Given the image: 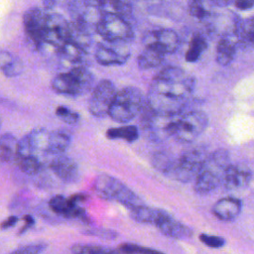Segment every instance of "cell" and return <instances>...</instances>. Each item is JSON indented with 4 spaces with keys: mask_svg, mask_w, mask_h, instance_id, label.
Segmentation results:
<instances>
[{
    "mask_svg": "<svg viewBox=\"0 0 254 254\" xmlns=\"http://www.w3.org/2000/svg\"><path fill=\"white\" fill-rule=\"evenodd\" d=\"M130 217L140 223H147L157 225L167 214L168 212L160 208H152L144 204L138 205L129 209Z\"/></svg>",
    "mask_w": 254,
    "mask_h": 254,
    "instance_id": "cell-21",
    "label": "cell"
},
{
    "mask_svg": "<svg viewBox=\"0 0 254 254\" xmlns=\"http://www.w3.org/2000/svg\"><path fill=\"white\" fill-rule=\"evenodd\" d=\"M238 48L237 40L234 33L232 35L222 36L216 46L215 60L220 65H228L234 60Z\"/></svg>",
    "mask_w": 254,
    "mask_h": 254,
    "instance_id": "cell-19",
    "label": "cell"
},
{
    "mask_svg": "<svg viewBox=\"0 0 254 254\" xmlns=\"http://www.w3.org/2000/svg\"><path fill=\"white\" fill-rule=\"evenodd\" d=\"M142 127L145 135L152 141H163L173 135V128L179 115L170 116L151 111L147 105L143 110Z\"/></svg>",
    "mask_w": 254,
    "mask_h": 254,
    "instance_id": "cell-10",
    "label": "cell"
},
{
    "mask_svg": "<svg viewBox=\"0 0 254 254\" xmlns=\"http://www.w3.org/2000/svg\"><path fill=\"white\" fill-rule=\"evenodd\" d=\"M207 48V42L201 34H194L189 44V48L186 53V60L190 63H194L203 54Z\"/></svg>",
    "mask_w": 254,
    "mask_h": 254,
    "instance_id": "cell-27",
    "label": "cell"
},
{
    "mask_svg": "<svg viewBox=\"0 0 254 254\" xmlns=\"http://www.w3.org/2000/svg\"><path fill=\"white\" fill-rule=\"evenodd\" d=\"M242 209L241 201L236 197H222L212 206L213 214L222 221H231L235 219Z\"/></svg>",
    "mask_w": 254,
    "mask_h": 254,
    "instance_id": "cell-18",
    "label": "cell"
},
{
    "mask_svg": "<svg viewBox=\"0 0 254 254\" xmlns=\"http://www.w3.org/2000/svg\"><path fill=\"white\" fill-rule=\"evenodd\" d=\"M252 178L251 170L243 164H229L225 170L221 186L227 190H237L246 188Z\"/></svg>",
    "mask_w": 254,
    "mask_h": 254,
    "instance_id": "cell-16",
    "label": "cell"
},
{
    "mask_svg": "<svg viewBox=\"0 0 254 254\" xmlns=\"http://www.w3.org/2000/svg\"><path fill=\"white\" fill-rule=\"evenodd\" d=\"M119 252L121 254H165L155 249L143 247L137 244L132 243H124L119 246Z\"/></svg>",
    "mask_w": 254,
    "mask_h": 254,
    "instance_id": "cell-34",
    "label": "cell"
},
{
    "mask_svg": "<svg viewBox=\"0 0 254 254\" xmlns=\"http://www.w3.org/2000/svg\"><path fill=\"white\" fill-rule=\"evenodd\" d=\"M94 57L101 65H120L130 57V49L126 43L104 42L96 47Z\"/></svg>",
    "mask_w": 254,
    "mask_h": 254,
    "instance_id": "cell-14",
    "label": "cell"
},
{
    "mask_svg": "<svg viewBox=\"0 0 254 254\" xmlns=\"http://www.w3.org/2000/svg\"><path fill=\"white\" fill-rule=\"evenodd\" d=\"M207 124L208 117L203 111L190 110L179 115L172 136L181 143H191L203 133Z\"/></svg>",
    "mask_w": 254,
    "mask_h": 254,
    "instance_id": "cell-8",
    "label": "cell"
},
{
    "mask_svg": "<svg viewBox=\"0 0 254 254\" xmlns=\"http://www.w3.org/2000/svg\"><path fill=\"white\" fill-rule=\"evenodd\" d=\"M235 6L241 10H247L254 5V0H235Z\"/></svg>",
    "mask_w": 254,
    "mask_h": 254,
    "instance_id": "cell-44",
    "label": "cell"
},
{
    "mask_svg": "<svg viewBox=\"0 0 254 254\" xmlns=\"http://www.w3.org/2000/svg\"><path fill=\"white\" fill-rule=\"evenodd\" d=\"M48 167L64 183L73 184L79 179L77 164L64 154L50 157Z\"/></svg>",
    "mask_w": 254,
    "mask_h": 254,
    "instance_id": "cell-15",
    "label": "cell"
},
{
    "mask_svg": "<svg viewBox=\"0 0 254 254\" xmlns=\"http://www.w3.org/2000/svg\"><path fill=\"white\" fill-rule=\"evenodd\" d=\"M70 0H43V5H44V9L47 12H53L56 8L63 6V5H67L69 4Z\"/></svg>",
    "mask_w": 254,
    "mask_h": 254,
    "instance_id": "cell-40",
    "label": "cell"
},
{
    "mask_svg": "<svg viewBox=\"0 0 254 254\" xmlns=\"http://www.w3.org/2000/svg\"><path fill=\"white\" fill-rule=\"evenodd\" d=\"M207 156L208 154L201 147L189 149L174 160L167 176L182 183L194 180Z\"/></svg>",
    "mask_w": 254,
    "mask_h": 254,
    "instance_id": "cell-7",
    "label": "cell"
},
{
    "mask_svg": "<svg viewBox=\"0 0 254 254\" xmlns=\"http://www.w3.org/2000/svg\"><path fill=\"white\" fill-rule=\"evenodd\" d=\"M57 116L67 124H75L79 120V114L66 106H59L56 109Z\"/></svg>",
    "mask_w": 254,
    "mask_h": 254,
    "instance_id": "cell-35",
    "label": "cell"
},
{
    "mask_svg": "<svg viewBox=\"0 0 254 254\" xmlns=\"http://www.w3.org/2000/svg\"><path fill=\"white\" fill-rule=\"evenodd\" d=\"M106 136L109 139H123L127 142H134L139 137V131L136 126L126 125L108 129Z\"/></svg>",
    "mask_w": 254,
    "mask_h": 254,
    "instance_id": "cell-30",
    "label": "cell"
},
{
    "mask_svg": "<svg viewBox=\"0 0 254 254\" xmlns=\"http://www.w3.org/2000/svg\"><path fill=\"white\" fill-rule=\"evenodd\" d=\"M49 207L56 214L66 217V214L68 211L67 198L62 194H56L50 198Z\"/></svg>",
    "mask_w": 254,
    "mask_h": 254,
    "instance_id": "cell-32",
    "label": "cell"
},
{
    "mask_svg": "<svg viewBox=\"0 0 254 254\" xmlns=\"http://www.w3.org/2000/svg\"><path fill=\"white\" fill-rule=\"evenodd\" d=\"M70 27L64 17L56 12H49L44 32V44L59 50L69 41Z\"/></svg>",
    "mask_w": 254,
    "mask_h": 254,
    "instance_id": "cell-13",
    "label": "cell"
},
{
    "mask_svg": "<svg viewBox=\"0 0 254 254\" xmlns=\"http://www.w3.org/2000/svg\"><path fill=\"white\" fill-rule=\"evenodd\" d=\"M116 92V88L110 80H100L95 85L90 95L88 101L89 112L96 117L108 115Z\"/></svg>",
    "mask_w": 254,
    "mask_h": 254,
    "instance_id": "cell-12",
    "label": "cell"
},
{
    "mask_svg": "<svg viewBox=\"0 0 254 254\" xmlns=\"http://www.w3.org/2000/svg\"><path fill=\"white\" fill-rule=\"evenodd\" d=\"M71 141L70 134L64 129L51 131L49 134V145L47 158L64 154Z\"/></svg>",
    "mask_w": 254,
    "mask_h": 254,
    "instance_id": "cell-23",
    "label": "cell"
},
{
    "mask_svg": "<svg viewBox=\"0 0 254 254\" xmlns=\"http://www.w3.org/2000/svg\"><path fill=\"white\" fill-rule=\"evenodd\" d=\"M199 240L203 244H205L206 246L211 247V248H220L225 243V241L222 237L209 235V234H200L199 235Z\"/></svg>",
    "mask_w": 254,
    "mask_h": 254,
    "instance_id": "cell-38",
    "label": "cell"
},
{
    "mask_svg": "<svg viewBox=\"0 0 254 254\" xmlns=\"http://www.w3.org/2000/svg\"><path fill=\"white\" fill-rule=\"evenodd\" d=\"M15 163L24 174L29 176L39 174L44 167V162L35 156L16 158Z\"/></svg>",
    "mask_w": 254,
    "mask_h": 254,
    "instance_id": "cell-28",
    "label": "cell"
},
{
    "mask_svg": "<svg viewBox=\"0 0 254 254\" xmlns=\"http://www.w3.org/2000/svg\"><path fill=\"white\" fill-rule=\"evenodd\" d=\"M145 45H154L166 55L173 54L180 46L178 34L171 29H159L146 34Z\"/></svg>",
    "mask_w": 254,
    "mask_h": 254,
    "instance_id": "cell-17",
    "label": "cell"
},
{
    "mask_svg": "<svg viewBox=\"0 0 254 254\" xmlns=\"http://www.w3.org/2000/svg\"><path fill=\"white\" fill-rule=\"evenodd\" d=\"M188 6L190 14L198 20H203L209 16V10L203 0H189Z\"/></svg>",
    "mask_w": 254,
    "mask_h": 254,
    "instance_id": "cell-33",
    "label": "cell"
},
{
    "mask_svg": "<svg viewBox=\"0 0 254 254\" xmlns=\"http://www.w3.org/2000/svg\"><path fill=\"white\" fill-rule=\"evenodd\" d=\"M24 70V64L23 62L18 59L15 58V60L6 67L2 70V72L7 76V77H13V76H17L20 73H22Z\"/></svg>",
    "mask_w": 254,
    "mask_h": 254,
    "instance_id": "cell-37",
    "label": "cell"
},
{
    "mask_svg": "<svg viewBox=\"0 0 254 254\" xmlns=\"http://www.w3.org/2000/svg\"><path fill=\"white\" fill-rule=\"evenodd\" d=\"M156 226L164 235L175 239L189 238L192 234L190 227L175 219L170 213H168Z\"/></svg>",
    "mask_w": 254,
    "mask_h": 254,
    "instance_id": "cell-20",
    "label": "cell"
},
{
    "mask_svg": "<svg viewBox=\"0 0 254 254\" xmlns=\"http://www.w3.org/2000/svg\"><path fill=\"white\" fill-rule=\"evenodd\" d=\"M17 138L11 133H5L0 137V161H15L18 149Z\"/></svg>",
    "mask_w": 254,
    "mask_h": 254,
    "instance_id": "cell-26",
    "label": "cell"
},
{
    "mask_svg": "<svg viewBox=\"0 0 254 254\" xmlns=\"http://www.w3.org/2000/svg\"><path fill=\"white\" fill-rule=\"evenodd\" d=\"M146 99L142 91L133 86H127L117 91L108 115L114 121L127 123L143 112Z\"/></svg>",
    "mask_w": 254,
    "mask_h": 254,
    "instance_id": "cell-3",
    "label": "cell"
},
{
    "mask_svg": "<svg viewBox=\"0 0 254 254\" xmlns=\"http://www.w3.org/2000/svg\"><path fill=\"white\" fill-rule=\"evenodd\" d=\"M72 254H121L119 250L103 247L94 244L77 243L71 246Z\"/></svg>",
    "mask_w": 254,
    "mask_h": 254,
    "instance_id": "cell-31",
    "label": "cell"
},
{
    "mask_svg": "<svg viewBox=\"0 0 254 254\" xmlns=\"http://www.w3.org/2000/svg\"><path fill=\"white\" fill-rule=\"evenodd\" d=\"M238 47L243 49L254 48V16L239 21L234 29Z\"/></svg>",
    "mask_w": 254,
    "mask_h": 254,
    "instance_id": "cell-22",
    "label": "cell"
},
{
    "mask_svg": "<svg viewBox=\"0 0 254 254\" xmlns=\"http://www.w3.org/2000/svg\"><path fill=\"white\" fill-rule=\"evenodd\" d=\"M84 234L90 236H96L103 239H114L117 236V233L110 229H102V228H92L83 231Z\"/></svg>",
    "mask_w": 254,
    "mask_h": 254,
    "instance_id": "cell-39",
    "label": "cell"
},
{
    "mask_svg": "<svg viewBox=\"0 0 254 254\" xmlns=\"http://www.w3.org/2000/svg\"><path fill=\"white\" fill-rule=\"evenodd\" d=\"M19 221V218L16 215H10L9 217H7L6 219H4L1 223H0V228L5 230L8 229L10 227H13L17 222Z\"/></svg>",
    "mask_w": 254,
    "mask_h": 254,
    "instance_id": "cell-43",
    "label": "cell"
},
{
    "mask_svg": "<svg viewBox=\"0 0 254 254\" xmlns=\"http://www.w3.org/2000/svg\"><path fill=\"white\" fill-rule=\"evenodd\" d=\"M212 4L216 5V6H220V7H223V6H227L231 3H234L235 0H209Z\"/></svg>",
    "mask_w": 254,
    "mask_h": 254,
    "instance_id": "cell-45",
    "label": "cell"
},
{
    "mask_svg": "<svg viewBox=\"0 0 254 254\" xmlns=\"http://www.w3.org/2000/svg\"><path fill=\"white\" fill-rule=\"evenodd\" d=\"M229 164V154L226 150L218 149L209 154L194 179L195 192L205 195L219 187Z\"/></svg>",
    "mask_w": 254,
    "mask_h": 254,
    "instance_id": "cell-2",
    "label": "cell"
},
{
    "mask_svg": "<svg viewBox=\"0 0 254 254\" xmlns=\"http://www.w3.org/2000/svg\"><path fill=\"white\" fill-rule=\"evenodd\" d=\"M23 220L25 221V224H24L23 227H21L20 231L18 232V235H21V234L25 233V232H26L29 228H31V227L34 225V223H35L34 217H33L32 215H29V214L24 215V216H23Z\"/></svg>",
    "mask_w": 254,
    "mask_h": 254,
    "instance_id": "cell-42",
    "label": "cell"
},
{
    "mask_svg": "<svg viewBox=\"0 0 254 254\" xmlns=\"http://www.w3.org/2000/svg\"><path fill=\"white\" fill-rule=\"evenodd\" d=\"M58 51L60 56L64 61L71 64H76L77 65H81V64L86 60L87 57V51L71 41L64 44Z\"/></svg>",
    "mask_w": 254,
    "mask_h": 254,
    "instance_id": "cell-25",
    "label": "cell"
},
{
    "mask_svg": "<svg viewBox=\"0 0 254 254\" xmlns=\"http://www.w3.org/2000/svg\"><path fill=\"white\" fill-rule=\"evenodd\" d=\"M48 14L49 12L39 7L30 8L24 13V30L29 43L35 49H40L44 44V32Z\"/></svg>",
    "mask_w": 254,
    "mask_h": 254,
    "instance_id": "cell-11",
    "label": "cell"
},
{
    "mask_svg": "<svg viewBox=\"0 0 254 254\" xmlns=\"http://www.w3.org/2000/svg\"><path fill=\"white\" fill-rule=\"evenodd\" d=\"M104 9L107 12L115 13L129 22L132 15L131 0H104Z\"/></svg>",
    "mask_w": 254,
    "mask_h": 254,
    "instance_id": "cell-29",
    "label": "cell"
},
{
    "mask_svg": "<svg viewBox=\"0 0 254 254\" xmlns=\"http://www.w3.org/2000/svg\"><path fill=\"white\" fill-rule=\"evenodd\" d=\"M46 248H47L46 243H42V242L32 243V244L19 247L13 252H11L10 254H41L43 251H45Z\"/></svg>",
    "mask_w": 254,
    "mask_h": 254,
    "instance_id": "cell-36",
    "label": "cell"
},
{
    "mask_svg": "<svg viewBox=\"0 0 254 254\" xmlns=\"http://www.w3.org/2000/svg\"><path fill=\"white\" fill-rule=\"evenodd\" d=\"M93 189L100 198L117 201L129 209L143 204L140 197L132 190L116 178L106 174L96 177Z\"/></svg>",
    "mask_w": 254,
    "mask_h": 254,
    "instance_id": "cell-6",
    "label": "cell"
},
{
    "mask_svg": "<svg viewBox=\"0 0 254 254\" xmlns=\"http://www.w3.org/2000/svg\"><path fill=\"white\" fill-rule=\"evenodd\" d=\"M67 11L73 26L92 35L105 12L104 0H70Z\"/></svg>",
    "mask_w": 254,
    "mask_h": 254,
    "instance_id": "cell-5",
    "label": "cell"
},
{
    "mask_svg": "<svg viewBox=\"0 0 254 254\" xmlns=\"http://www.w3.org/2000/svg\"><path fill=\"white\" fill-rule=\"evenodd\" d=\"M16 57H14L10 52L7 51H1L0 52V70L2 71L4 68H6L14 60Z\"/></svg>",
    "mask_w": 254,
    "mask_h": 254,
    "instance_id": "cell-41",
    "label": "cell"
},
{
    "mask_svg": "<svg viewBox=\"0 0 254 254\" xmlns=\"http://www.w3.org/2000/svg\"><path fill=\"white\" fill-rule=\"evenodd\" d=\"M92 72L84 65H75L66 72L57 74L52 80V87L57 93L65 95H82L93 85Z\"/></svg>",
    "mask_w": 254,
    "mask_h": 254,
    "instance_id": "cell-4",
    "label": "cell"
},
{
    "mask_svg": "<svg viewBox=\"0 0 254 254\" xmlns=\"http://www.w3.org/2000/svg\"><path fill=\"white\" fill-rule=\"evenodd\" d=\"M195 79L179 66H167L153 78L146 98L147 107L158 114L181 115L190 103Z\"/></svg>",
    "mask_w": 254,
    "mask_h": 254,
    "instance_id": "cell-1",
    "label": "cell"
},
{
    "mask_svg": "<svg viewBox=\"0 0 254 254\" xmlns=\"http://www.w3.org/2000/svg\"><path fill=\"white\" fill-rule=\"evenodd\" d=\"M98 34L104 42L129 43L134 38V32L130 23L121 16L105 11L96 26Z\"/></svg>",
    "mask_w": 254,
    "mask_h": 254,
    "instance_id": "cell-9",
    "label": "cell"
},
{
    "mask_svg": "<svg viewBox=\"0 0 254 254\" xmlns=\"http://www.w3.org/2000/svg\"><path fill=\"white\" fill-rule=\"evenodd\" d=\"M166 54L154 45H145L144 50L138 57V65L142 69H150L160 65Z\"/></svg>",
    "mask_w": 254,
    "mask_h": 254,
    "instance_id": "cell-24",
    "label": "cell"
}]
</instances>
